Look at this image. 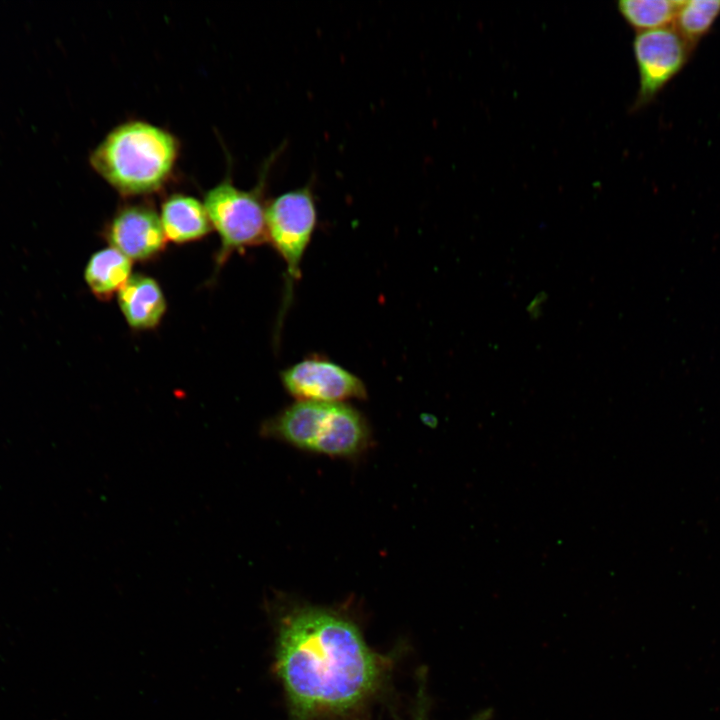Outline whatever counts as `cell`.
Here are the masks:
<instances>
[{
  "mask_svg": "<svg viewBox=\"0 0 720 720\" xmlns=\"http://www.w3.org/2000/svg\"><path fill=\"white\" fill-rule=\"evenodd\" d=\"M279 620L276 671L291 720H318L353 710L382 684L388 662L346 616L320 606L285 607Z\"/></svg>",
  "mask_w": 720,
  "mask_h": 720,
  "instance_id": "6da1fadb",
  "label": "cell"
},
{
  "mask_svg": "<svg viewBox=\"0 0 720 720\" xmlns=\"http://www.w3.org/2000/svg\"><path fill=\"white\" fill-rule=\"evenodd\" d=\"M179 142L169 131L132 120L113 128L89 156L92 168L126 197L155 193L171 177Z\"/></svg>",
  "mask_w": 720,
  "mask_h": 720,
  "instance_id": "7a4b0ae2",
  "label": "cell"
},
{
  "mask_svg": "<svg viewBox=\"0 0 720 720\" xmlns=\"http://www.w3.org/2000/svg\"><path fill=\"white\" fill-rule=\"evenodd\" d=\"M260 433L297 449L335 458L360 456L371 442L364 416L344 403L297 401L265 420Z\"/></svg>",
  "mask_w": 720,
  "mask_h": 720,
  "instance_id": "3957f363",
  "label": "cell"
},
{
  "mask_svg": "<svg viewBox=\"0 0 720 720\" xmlns=\"http://www.w3.org/2000/svg\"><path fill=\"white\" fill-rule=\"evenodd\" d=\"M271 155L265 165L258 185L252 190L237 188L230 177L206 191L204 206L212 228L220 238L217 266L225 263L235 251L267 242L266 207L264 187Z\"/></svg>",
  "mask_w": 720,
  "mask_h": 720,
  "instance_id": "277c9868",
  "label": "cell"
},
{
  "mask_svg": "<svg viewBox=\"0 0 720 720\" xmlns=\"http://www.w3.org/2000/svg\"><path fill=\"white\" fill-rule=\"evenodd\" d=\"M317 222L311 185L285 192L266 207L267 239L286 264L287 299L300 277V265Z\"/></svg>",
  "mask_w": 720,
  "mask_h": 720,
  "instance_id": "5b68a950",
  "label": "cell"
},
{
  "mask_svg": "<svg viewBox=\"0 0 720 720\" xmlns=\"http://www.w3.org/2000/svg\"><path fill=\"white\" fill-rule=\"evenodd\" d=\"M633 53L639 88L632 111H637L655 100L683 70L693 51L670 26L637 33L633 40Z\"/></svg>",
  "mask_w": 720,
  "mask_h": 720,
  "instance_id": "8992f818",
  "label": "cell"
},
{
  "mask_svg": "<svg viewBox=\"0 0 720 720\" xmlns=\"http://www.w3.org/2000/svg\"><path fill=\"white\" fill-rule=\"evenodd\" d=\"M280 378L286 391L297 401L343 403L367 397L360 378L322 358L304 359L282 371Z\"/></svg>",
  "mask_w": 720,
  "mask_h": 720,
  "instance_id": "52a82bcc",
  "label": "cell"
},
{
  "mask_svg": "<svg viewBox=\"0 0 720 720\" xmlns=\"http://www.w3.org/2000/svg\"><path fill=\"white\" fill-rule=\"evenodd\" d=\"M110 246L130 260L148 261L165 248L166 237L159 214L147 204H127L112 217L105 229Z\"/></svg>",
  "mask_w": 720,
  "mask_h": 720,
  "instance_id": "ba28073f",
  "label": "cell"
},
{
  "mask_svg": "<svg viewBox=\"0 0 720 720\" xmlns=\"http://www.w3.org/2000/svg\"><path fill=\"white\" fill-rule=\"evenodd\" d=\"M119 308L134 330H150L159 325L166 312V299L152 277L134 274L117 294Z\"/></svg>",
  "mask_w": 720,
  "mask_h": 720,
  "instance_id": "9c48e42d",
  "label": "cell"
},
{
  "mask_svg": "<svg viewBox=\"0 0 720 720\" xmlns=\"http://www.w3.org/2000/svg\"><path fill=\"white\" fill-rule=\"evenodd\" d=\"M159 217L166 240L176 244L200 240L212 230L204 203L186 194L168 196Z\"/></svg>",
  "mask_w": 720,
  "mask_h": 720,
  "instance_id": "30bf717a",
  "label": "cell"
},
{
  "mask_svg": "<svg viewBox=\"0 0 720 720\" xmlns=\"http://www.w3.org/2000/svg\"><path fill=\"white\" fill-rule=\"evenodd\" d=\"M131 272L132 260L110 246L91 255L84 279L92 294L105 301L118 294L132 276Z\"/></svg>",
  "mask_w": 720,
  "mask_h": 720,
  "instance_id": "8fae6325",
  "label": "cell"
},
{
  "mask_svg": "<svg viewBox=\"0 0 720 720\" xmlns=\"http://www.w3.org/2000/svg\"><path fill=\"white\" fill-rule=\"evenodd\" d=\"M719 17L720 0H682L672 27L694 52Z\"/></svg>",
  "mask_w": 720,
  "mask_h": 720,
  "instance_id": "7c38bea8",
  "label": "cell"
},
{
  "mask_svg": "<svg viewBox=\"0 0 720 720\" xmlns=\"http://www.w3.org/2000/svg\"><path fill=\"white\" fill-rule=\"evenodd\" d=\"M682 0H621L617 9L637 33L672 26Z\"/></svg>",
  "mask_w": 720,
  "mask_h": 720,
  "instance_id": "4fadbf2b",
  "label": "cell"
},
{
  "mask_svg": "<svg viewBox=\"0 0 720 720\" xmlns=\"http://www.w3.org/2000/svg\"><path fill=\"white\" fill-rule=\"evenodd\" d=\"M492 712L489 709L480 711L471 720H490Z\"/></svg>",
  "mask_w": 720,
  "mask_h": 720,
  "instance_id": "5bb4252c",
  "label": "cell"
}]
</instances>
